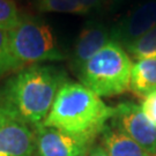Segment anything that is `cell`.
I'll use <instances>...</instances> for the list:
<instances>
[{"instance_id":"obj_1","label":"cell","mask_w":156,"mask_h":156,"mask_svg":"<svg viewBox=\"0 0 156 156\" xmlns=\"http://www.w3.org/2000/svg\"><path fill=\"white\" fill-rule=\"evenodd\" d=\"M66 81L65 72L56 66L24 67L0 88V112L36 126L44 122Z\"/></svg>"},{"instance_id":"obj_2","label":"cell","mask_w":156,"mask_h":156,"mask_svg":"<svg viewBox=\"0 0 156 156\" xmlns=\"http://www.w3.org/2000/svg\"><path fill=\"white\" fill-rule=\"evenodd\" d=\"M113 115L115 108L106 105L100 96L82 83L66 81L58 90L42 124L95 140Z\"/></svg>"},{"instance_id":"obj_3","label":"cell","mask_w":156,"mask_h":156,"mask_svg":"<svg viewBox=\"0 0 156 156\" xmlns=\"http://www.w3.org/2000/svg\"><path fill=\"white\" fill-rule=\"evenodd\" d=\"M132 66L127 52L111 39L80 68L78 76L97 96L110 97L129 89Z\"/></svg>"},{"instance_id":"obj_4","label":"cell","mask_w":156,"mask_h":156,"mask_svg":"<svg viewBox=\"0 0 156 156\" xmlns=\"http://www.w3.org/2000/svg\"><path fill=\"white\" fill-rule=\"evenodd\" d=\"M8 36L17 71L41 62H59L66 57L51 26L36 16H21Z\"/></svg>"},{"instance_id":"obj_5","label":"cell","mask_w":156,"mask_h":156,"mask_svg":"<svg viewBox=\"0 0 156 156\" xmlns=\"http://www.w3.org/2000/svg\"><path fill=\"white\" fill-rule=\"evenodd\" d=\"M35 127L38 156H86L94 140L68 133L41 123Z\"/></svg>"},{"instance_id":"obj_6","label":"cell","mask_w":156,"mask_h":156,"mask_svg":"<svg viewBox=\"0 0 156 156\" xmlns=\"http://www.w3.org/2000/svg\"><path fill=\"white\" fill-rule=\"evenodd\" d=\"M112 126L127 134L147 153L156 154V126L146 117L141 106L124 102L115 108Z\"/></svg>"},{"instance_id":"obj_7","label":"cell","mask_w":156,"mask_h":156,"mask_svg":"<svg viewBox=\"0 0 156 156\" xmlns=\"http://www.w3.org/2000/svg\"><path fill=\"white\" fill-rule=\"evenodd\" d=\"M156 26V0H145L128 12L110 30L112 41L126 48Z\"/></svg>"},{"instance_id":"obj_8","label":"cell","mask_w":156,"mask_h":156,"mask_svg":"<svg viewBox=\"0 0 156 156\" xmlns=\"http://www.w3.org/2000/svg\"><path fill=\"white\" fill-rule=\"evenodd\" d=\"M35 132L29 125L0 112V156H37Z\"/></svg>"},{"instance_id":"obj_9","label":"cell","mask_w":156,"mask_h":156,"mask_svg":"<svg viewBox=\"0 0 156 156\" xmlns=\"http://www.w3.org/2000/svg\"><path fill=\"white\" fill-rule=\"evenodd\" d=\"M111 41L110 30L104 23L90 20L84 23L71 53V67L78 74L80 68Z\"/></svg>"},{"instance_id":"obj_10","label":"cell","mask_w":156,"mask_h":156,"mask_svg":"<svg viewBox=\"0 0 156 156\" xmlns=\"http://www.w3.org/2000/svg\"><path fill=\"white\" fill-rule=\"evenodd\" d=\"M102 139L109 156H151L138 142L116 127L105 126L102 132Z\"/></svg>"},{"instance_id":"obj_11","label":"cell","mask_w":156,"mask_h":156,"mask_svg":"<svg viewBox=\"0 0 156 156\" xmlns=\"http://www.w3.org/2000/svg\"><path fill=\"white\" fill-rule=\"evenodd\" d=\"M129 89L139 97L145 98L156 90V57L140 59L133 64Z\"/></svg>"},{"instance_id":"obj_12","label":"cell","mask_w":156,"mask_h":156,"mask_svg":"<svg viewBox=\"0 0 156 156\" xmlns=\"http://www.w3.org/2000/svg\"><path fill=\"white\" fill-rule=\"evenodd\" d=\"M36 9L44 13H66L88 15L90 12L78 0H34Z\"/></svg>"},{"instance_id":"obj_13","label":"cell","mask_w":156,"mask_h":156,"mask_svg":"<svg viewBox=\"0 0 156 156\" xmlns=\"http://www.w3.org/2000/svg\"><path fill=\"white\" fill-rule=\"evenodd\" d=\"M125 49L138 60L156 57V26L133 43L128 44Z\"/></svg>"},{"instance_id":"obj_14","label":"cell","mask_w":156,"mask_h":156,"mask_svg":"<svg viewBox=\"0 0 156 156\" xmlns=\"http://www.w3.org/2000/svg\"><path fill=\"white\" fill-rule=\"evenodd\" d=\"M17 71L9 45L8 31L0 29V78Z\"/></svg>"},{"instance_id":"obj_15","label":"cell","mask_w":156,"mask_h":156,"mask_svg":"<svg viewBox=\"0 0 156 156\" xmlns=\"http://www.w3.org/2000/svg\"><path fill=\"white\" fill-rule=\"evenodd\" d=\"M20 19L14 0H0V29L9 31L19 23Z\"/></svg>"},{"instance_id":"obj_16","label":"cell","mask_w":156,"mask_h":156,"mask_svg":"<svg viewBox=\"0 0 156 156\" xmlns=\"http://www.w3.org/2000/svg\"><path fill=\"white\" fill-rule=\"evenodd\" d=\"M141 110L144 111L146 117L156 126V90L148 94L144 98L141 104Z\"/></svg>"},{"instance_id":"obj_17","label":"cell","mask_w":156,"mask_h":156,"mask_svg":"<svg viewBox=\"0 0 156 156\" xmlns=\"http://www.w3.org/2000/svg\"><path fill=\"white\" fill-rule=\"evenodd\" d=\"M90 13H102L108 9V0H78Z\"/></svg>"},{"instance_id":"obj_18","label":"cell","mask_w":156,"mask_h":156,"mask_svg":"<svg viewBox=\"0 0 156 156\" xmlns=\"http://www.w3.org/2000/svg\"><path fill=\"white\" fill-rule=\"evenodd\" d=\"M88 156H109L103 146H95L90 149Z\"/></svg>"},{"instance_id":"obj_19","label":"cell","mask_w":156,"mask_h":156,"mask_svg":"<svg viewBox=\"0 0 156 156\" xmlns=\"http://www.w3.org/2000/svg\"><path fill=\"white\" fill-rule=\"evenodd\" d=\"M128 0H108V9L109 11H116L122 5H124Z\"/></svg>"}]
</instances>
